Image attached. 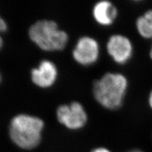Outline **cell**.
I'll return each instance as SVG.
<instances>
[{
    "instance_id": "3",
    "label": "cell",
    "mask_w": 152,
    "mask_h": 152,
    "mask_svg": "<svg viewBox=\"0 0 152 152\" xmlns=\"http://www.w3.org/2000/svg\"><path fill=\"white\" fill-rule=\"evenodd\" d=\"M30 39L45 51L61 50L68 42L67 33L58 28L56 22L51 20L36 22L28 29Z\"/></svg>"
},
{
    "instance_id": "5",
    "label": "cell",
    "mask_w": 152,
    "mask_h": 152,
    "mask_svg": "<svg viewBox=\"0 0 152 152\" xmlns=\"http://www.w3.org/2000/svg\"><path fill=\"white\" fill-rule=\"evenodd\" d=\"M99 54L98 41L89 36L80 37L72 51L74 60L83 65H89L96 62Z\"/></svg>"
},
{
    "instance_id": "15",
    "label": "cell",
    "mask_w": 152,
    "mask_h": 152,
    "mask_svg": "<svg viewBox=\"0 0 152 152\" xmlns=\"http://www.w3.org/2000/svg\"><path fill=\"white\" fill-rule=\"evenodd\" d=\"M1 75L0 74V83H1Z\"/></svg>"
},
{
    "instance_id": "9",
    "label": "cell",
    "mask_w": 152,
    "mask_h": 152,
    "mask_svg": "<svg viewBox=\"0 0 152 152\" xmlns=\"http://www.w3.org/2000/svg\"><path fill=\"white\" fill-rule=\"evenodd\" d=\"M136 28L141 37L146 39L152 38V10L138 17L136 20Z\"/></svg>"
},
{
    "instance_id": "10",
    "label": "cell",
    "mask_w": 152,
    "mask_h": 152,
    "mask_svg": "<svg viewBox=\"0 0 152 152\" xmlns=\"http://www.w3.org/2000/svg\"><path fill=\"white\" fill-rule=\"evenodd\" d=\"M7 28H8V25L6 21L4 20L1 16H0V33L6 31L7 30ZM3 45V39L1 34H0V50H1Z\"/></svg>"
},
{
    "instance_id": "2",
    "label": "cell",
    "mask_w": 152,
    "mask_h": 152,
    "mask_svg": "<svg viewBox=\"0 0 152 152\" xmlns=\"http://www.w3.org/2000/svg\"><path fill=\"white\" fill-rule=\"evenodd\" d=\"M44 126L43 121L39 117L26 113L18 114L10 122V137L20 148L31 150L39 144Z\"/></svg>"
},
{
    "instance_id": "6",
    "label": "cell",
    "mask_w": 152,
    "mask_h": 152,
    "mask_svg": "<svg viewBox=\"0 0 152 152\" xmlns=\"http://www.w3.org/2000/svg\"><path fill=\"white\" fill-rule=\"evenodd\" d=\"M107 51L118 64L123 65L129 61L132 56L133 46L129 38L121 34L112 35L107 45Z\"/></svg>"
},
{
    "instance_id": "13",
    "label": "cell",
    "mask_w": 152,
    "mask_h": 152,
    "mask_svg": "<svg viewBox=\"0 0 152 152\" xmlns=\"http://www.w3.org/2000/svg\"><path fill=\"white\" fill-rule=\"evenodd\" d=\"M129 152H143L142 151H140V150H132V151H130Z\"/></svg>"
},
{
    "instance_id": "12",
    "label": "cell",
    "mask_w": 152,
    "mask_h": 152,
    "mask_svg": "<svg viewBox=\"0 0 152 152\" xmlns=\"http://www.w3.org/2000/svg\"><path fill=\"white\" fill-rule=\"evenodd\" d=\"M148 103H149V105L150 108L152 109V91H151L150 95H149V98H148Z\"/></svg>"
},
{
    "instance_id": "8",
    "label": "cell",
    "mask_w": 152,
    "mask_h": 152,
    "mask_svg": "<svg viewBox=\"0 0 152 152\" xmlns=\"http://www.w3.org/2000/svg\"><path fill=\"white\" fill-rule=\"evenodd\" d=\"M118 12L116 7L108 1H101L94 4L93 15L99 24L110 26L116 20Z\"/></svg>"
},
{
    "instance_id": "14",
    "label": "cell",
    "mask_w": 152,
    "mask_h": 152,
    "mask_svg": "<svg viewBox=\"0 0 152 152\" xmlns=\"http://www.w3.org/2000/svg\"><path fill=\"white\" fill-rule=\"evenodd\" d=\"M150 58H151V59L152 60V47H151L150 52Z\"/></svg>"
},
{
    "instance_id": "11",
    "label": "cell",
    "mask_w": 152,
    "mask_h": 152,
    "mask_svg": "<svg viewBox=\"0 0 152 152\" xmlns=\"http://www.w3.org/2000/svg\"><path fill=\"white\" fill-rule=\"evenodd\" d=\"M91 152H111L109 151L108 149L105 148H103V147H99V148H97L94 149Z\"/></svg>"
},
{
    "instance_id": "1",
    "label": "cell",
    "mask_w": 152,
    "mask_h": 152,
    "mask_svg": "<svg viewBox=\"0 0 152 152\" xmlns=\"http://www.w3.org/2000/svg\"><path fill=\"white\" fill-rule=\"evenodd\" d=\"M128 88V81L119 73L108 72L95 80L93 86L96 100L109 110H117L122 105Z\"/></svg>"
},
{
    "instance_id": "7",
    "label": "cell",
    "mask_w": 152,
    "mask_h": 152,
    "mask_svg": "<svg viewBox=\"0 0 152 152\" xmlns=\"http://www.w3.org/2000/svg\"><path fill=\"white\" fill-rule=\"evenodd\" d=\"M58 70L53 62L48 60H43L37 67L31 70V79L37 86L48 88L51 86L56 80Z\"/></svg>"
},
{
    "instance_id": "4",
    "label": "cell",
    "mask_w": 152,
    "mask_h": 152,
    "mask_svg": "<svg viewBox=\"0 0 152 152\" xmlns=\"http://www.w3.org/2000/svg\"><path fill=\"white\" fill-rule=\"evenodd\" d=\"M58 121L70 129L83 127L88 121V115L81 103L73 102L60 105L56 110Z\"/></svg>"
}]
</instances>
